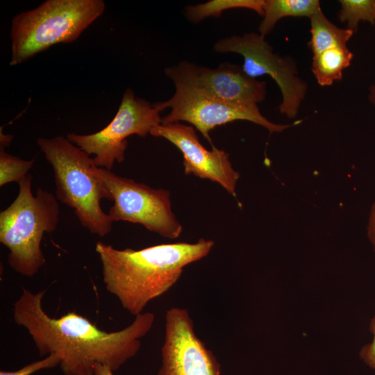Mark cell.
I'll return each instance as SVG.
<instances>
[{"mask_svg":"<svg viewBox=\"0 0 375 375\" xmlns=\"http://www.w3.org/2000/svg\"><path fill=\"white\" fill-rule=\"evenodd\" d=\"M161 352L158 375H221L219 363L196 335L186 309L174 307L166 312Z\"/></svg>","mask_w":375,"mask_h":375,"instance_id":"obj_11","label":"cell"},{"mask_svg":"<svg viewBox=\"0 0 375 375\" xmlns=\"http://www.w3.org/2000/svg\"><path fill=\"white\" fill-rule=\"evenodd\" d=\"M321 9L318 0H265L259 33L265 37L281 19L287 17L310 18Z\"/></svg>","mask_w":375,"mask_h":375,"instance_id":"obj_13","label":"cell"},{"mask_svg":"<svg viewBox=\"0 0 375 375\" xmlns=\"http://www.w3.org/2000/svg\"><path fill=\"white\" fill-rule=\"evenodd\" d=\"M103 0H47L16 15L11 24L10 66L59 43H70L105 10Z\"/></svg>","mask_w":375,"mask_h":375,"instance_id":"obj_5","label":"cell"},{"mask_svg":"<svg viewBox=\"0 0 375 375\" xmlns=\"http://www.w3.org/2000/svg\"><path fill=\"white\" fill-rule=\"evenodd\" d=\"M367 236L375 253V201L371 207L368 218Z\"/></svg>","mask_w":375,"mask_h":375,"instance_id":"obj_21","label":"cell"},{"mask_svg":"<svg viewBox=\"0 0 375 375\" xmlns=\"http://www.w3.org/2000/svg\"><path fill=\"white\" fill-rule=\"evenodd\" d=\"M35 159L25 160L0 150V186L12 182L19 183L28 174Z\"/></svg>","mask_w":375,"mask_h":375,"instance_id":"obj_18","label":"cell"},{"mask_svg":"<svg viewBox=\"0 0 375 375\" xmlns=\"http://www.w3.org/2000/svg\"><path fill=\"white\" fill-rule=\"evenodd\" d=\"M14 201L0 212V242L10 251L7 262L22 275L31 277L44 265L41 249L44 233L53 232L59 221L56 197L41 188L32 192V176L18 183Z\"/></svg>","mask_w":375,"mask_h":375,"instance_id":"obj_4","label":"cell"},{"mask_svg":"<svg viewBox=\"0 0 375 375\" xmlns=\"http://www.w3.org/2000/svg\"><path fill=\"white\" fill-rule=\"evenodd\" d=\"M368 99L369 101L375 106V83L369 88Z\"/></svg>","mask_w":375,"mask_h":375,"instance_id":"obj_24","label":"cell"},{"mask_svg":"<svg viewBox=\"0 0 375 375\" xmlns=\"http://www.w3.org/2000/svg\"><path fill=\"white\" fill-rule=\"evenodd\" d=\"M175 87L234 105L251 106L264 101L266 82L249 76L240 65L223 62L216 68L200 67L187 61L165 69Z\"/></svg>","mask_w":375,"mask_h":375,"instance_id":"obj_10","label":"cell"},{"mask_svg":"<svg viewBox=\"0 0 375 375\" xmlns=\"http://www.w3.org/2000/svg\"><path fill=\"white\" fill-rule=\"evenodd\" d=\"M60 358L56 354H50L43 359L28 364L16 371H0V375H31L40 370L51 369L59 365Z\"/></svg>","mask_w":375,"mask_h":375,"instance_id":"obj_19","label":"cell"},{"mask_svg":"<svg viewBox=\"0 0 375 375\" xmlns=\"http://www.w3.org/2000/svg\"><path fill=\"white\" fill-rule=\"evenodd\" d=\"M37 143L53 167L57 199L72 208L92 233L108 235L113 222L100 203L112 199L96 173L93 159L63 136L40 138Z\"/></svg>","mask_w":375,"mask_h":375,"instance_id":"obj_3","label":"cell"},{"mask_svg":"<svg viewBox=\"0 0 375 375\" xmlns=\"http://www.w3.org/2000/svg\"><path fill=\"white\" fill-rule=\"evenodd\" d=\"M213 246L212 240L201 238L195 243L161 244L140 250L117 249L97 242L95 249L106 290L137 316L178 281L185 266L206 256Z\"/></svg>","mask_w":375,"mask_h":375,"instance_id":"obj_2","label":"cell"},{"mask_svg":"<svg viewBox=\"0 0 375 375\" xmlns=\"http://www.w3.org/2000/svg\"><path fill=\"white\" fill-rule=\"evenodd\" d=\"M94 375H114L113 371L107 365L97 363L94 367Z\"/></svg>","mask_w":375,"mask_h":375,"instance_id":"obj_22","label":"cell"},{"mask_svg":"<svg viewBox=\"0 0 375 375\" xmlns=\"http://www.w3.org/2000/svg\"><path fill=\"white\" fill-rule=\"evenodd\" d=\"M369 330L372 335V339L370 342L361 347L358 355L365 365L375 370V314L370 320Z\"/></svg>","mask_w":375,"mask_h":375,"instance_id":"obj_20","label":"cell"},{"mask_svg":"<svg viewBox=\"0 0 375 375\" xmlns=\"http://www.w3.org/2000/svg\"><path fill=\"white\" fill-rule=\"evenodd\" d=\"M45 290L34 293L23 288L14 303L13 319L32 337L41 356L56 354L65 375H94L97 363L113 372L139 351L140 339L152 328L151 312L135 316L127 327L117 331L99 329L85 317L68 312L59 318L51 317L43 309Z\"/></svg>","mask_w":375,"mask_h":375,"instance_id":"obj_1","label":"cell"},{"mask_svg":"<svg viewBox=\"0 0 375 375\" xmlns=\"http://www.w3.org/2000/svg\"><path fill=\"white\" fill-rule=\"evenodd\" d=\"M96 173L110 192L113 205L108 215L112 222L138 223L164 238H177L182 226L172 210L170 193L97 167Z\"/></svg>","mask_w":375,"mask_h":375,"instance_id":"obj_6","label":"cell"},{"mask_svg":"<svg viewBox=\"0 0 375 375\" xmlns=\"http://www.w3.org/2000/svg\"><path fill=\"white\" fill-rule=\"evenodd\" d=\"M265 0H210L206 3L189 6L185 8L187 18L194 23L208 17H220L224 10L246 8L263 15Z\"/></svg>","mask_w":375,"mask_h":375,"instance_id":"obj_16","label":"cell"},{"mask_svg":"<svg viewBox=\"0 0 375 375\" xmlns=\"http://www.w3.org/2000/svg\"><path fill=\"white\" fill-rule=\"evenodd\" d=\"M353 53L347 46L327 49L312 55V72L321 86L342 80L343 71L351 65Z\"/></svg>","mask_w":375,"mask_h":375,"instance_id":"obj_14","label":"cell"},{"mask_svg":"<svg viewBox=\"0 0 375 375\" xmlns=\"http://www.w3.org/2000/svg\"><path fill=\"white\" fill-rule=\"evenodd\" d=\"M12 138V135H5L1 131V147L5 148V146H8Z\"/></svg>","mask_w":375,"mask_h":375,"instance_id":"obj_23","label":"cell"},{"mask_svg":"<svg viewBox=\"0 0 375 375\" xmlns=\"http://www.w3.org/2000/svg\"><path fill=\"white\" fill-rule=\"evenodd\" d=\"M341 8L338 17L341 22L347 23V28L354 33L359 22H368L375 24V0H340Z\"/></svg>","mask_w":375,"mask_h":375,"instance_id":"obj_17","label":"cell"},{"mask_svg":"<svg viewBox=\"0 0 375 375\" xmlns=\"http://www.w3.org/2000/svg\"><path fill=\"white\" fill-rule=\"evenodd\" d=\"M150 134L167 140L181 151L186 175L193 174L218 183L229 194L236 197L235 188L240 174L233 168L228 154L215 146L211 151L207 150L199 142L192 126L160 124Z\"/></svg>","mask_w":375,"mask_h":375,"instance_id":"obj_12","label":"cell"},{"mask_svg":"<svg viewBox=\"0 0 375 375\" xmlns=\"http://www.w3.org/2000/svg\"><path fill=\"white\" fill-rule=\"evenodd\" d=\"M213 49L217 53L241 55L244 58L243 71L250 77L269 76L282 94L280 112L290 119L297 117L308 84L299 76L294 58L275 53L264 36L253 32L222 38L215 44Z\"/></svg>","mask_w":375,"mask_h":375,"instance_id":"obj_7","label":"cell"},{"mask_svg":"<svg viewBox=\"0 0 375 375\" xmlns=\"http://www.w3.org/2000/svg\"><path fill=\"white\" fill-rule=\"evenodd\" d=\"M310 40L308 42L312 55L327 49L347 46L354 33L347 28H341L332 23L322 9L310 18Z\"/></svg>","mask_w":375,"mask_h":375,"instance_id":"obj_15","label":"cell"},{"mask_svg":"<svg viewBox=\"0 0 375 375\" xmlns=\"http://www.w3.org/2000/svg\"><path fill=\"white\" fill-rule=\"evenodd\" d=\"M160 110L150 102L135 97L132 89L124 92L118 110L112 120L94 133L78 135L69 133L67 138L92 158L99 167L111 170L115 162H122L127 147L126 138L131 135L146 137L162 122Z\"/></svg>","mask_w":375,"mask_h":375,"instance_id":"obj_8","label":"cell"},{"mask_svg":"<svg viewBox=\"0 0 375 375\" xmlns=\"http://www.w3.org/2000/svg\"><path fill=\"white\" fill-rule=\"evenodd\" d=\"M174 94L168 100L153 103L161 112L170 108V112L162 118L161 124L184 121L194 126L213 146L210 132L218 126L236 120H245L262 126L269 133H280L299 124L274 123L264 117L257 105L240 106L227 103L202 94L194 90L175 87Z\"/></svg>","mask_w":375,"mask_h":375,"instance_id":"obj_9","label":"cell"}]
</instances>
